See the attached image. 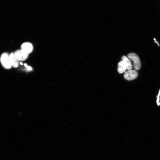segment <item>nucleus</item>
<instances>
[{"label":"nucleus","instance_id":"obj_1","mask_svg":"<svg viewBox=\"0 0 160 160\" xmlns=\"http://www.w3.org/2000/svg\"><path fill=\"white\" fill-rule=\"evenodd\" d=\"M127 57L133 62V66L135 70H139L141 67V63L138 56L135 53H130L128 55Z\"/></svg>","mask_w":160,"mask_h":160},{"label":"nucleus","instance_id":"obj_2","mask_svg":"<svg viewBox=\"0 0 160 160\" xmlns=\"http://www.w3.org/2000/svg\"><path fill=\"white\" fill-rule=\"evenodd\" d=\"M0 60L4 68L6 69H9L12 67L9 59V55L7 52L2 53L1 56Z\"/></svg>","mask_w":160,"mask_h":160},{"label":"nucleus","instance_id":"obj_3","mask_svg":"<svg viewBox=\"0 0 160 160\" xmlns=\"http://www.w3.org/2000/svg\"><path fill=\"white\" fill-rule=\"evenodd\" d=\"M137 76L138 73L136 70H130L124 73V77L125 79L130 81L135 79Z\"/></svg>","mask_w":160,"mask_h":160},{"label":"nucleus","instance_id":"obj_4","mask_svg":"<svg viewBox=\"0 0 160 160\" xmlns=\"http://www.w3.org/2000/svg\"><path fill=\"white\" fill-rule=\"evenodd\" d=\"M15 53V56L19 61H24L28 57V53L22 49L16 51Z\"/></svg>","mask_w":160,"mask_h":160},{"label":"nucleus","instance_id":"obj_5","mask_svg":"<svg viewBox=\"0 0 160 160\" xmlns=\"http://www.w3.org/2000/svg\"><path fill=\"white\" fill-rule=\"evenodd\" d=\"M9 59L12 66L14 68L18 67L19 61L16 57L14 53H11L9 55Z\"/></svg>","mask_w":160,"mask_h":160},{"label":"nucleus","instance_id":"obj_6","mask_svg":"<svg viewBox=\"0 0 160 160\" xmlns=\"http://www.w3.org/2000/svg\"><path fill=\"white\" fill-rule=\"evenodd\" d=\"M21 48L22 49L28 54L31 52L33 48L32 45L28 42L23 43Z\"/></svg>","mask_w":160,"mask_h":160},{"label":"nucleus","instance_id":"obj_7","mask_svg":"<svg viewBox=\"0 0 160 160\" xmlns=\"http://www.w3.org/2000/svg\"><path fill=\"white\" fill-rule=\"evenodd\" d=\"M121 61L124 62L125 64L127 69L128 70H131L132 68V65L131 62L125 56H123L121 58Z\"/></svg>","mask_w":160,"mask_h":160},{"label":"nucleus","instance_id":"obj_8","mask_svg":"<svg viewBox=\"0 0 160 160\" xmlns=\"http://www.w3.org/2000/svg\"><path fill=\"white\" fill-rule=\"evenodd\" d=\"M127 67L124 63L122 61H120L118 65V71L119 73L124 72L127 70Z\"/></svg>","mask_w":160,"mask_h":160},{"label":"nucleus","instance_id":"obj_9","mask_svg":"<svg viewBox=\"0 0 160 160\" xmlns=\"http://www.w3.org/2000/svg\"><path fill=\"white\" fill-rule=\"evenodd\" d=\"M27 68L28 70H31L32 69L31 67L30 66H28Z\"/></svg>","mask_w":160,"mask_h":160},{"label":"nucleus","instance_id":"obj_10","mask_svg":"<svg viewBox=\"0 0 160 160\" xmlns=\"http://www.w3.org/2000/svg\"><path fill=\"white\" fill-rule=\"evenodd\" d=\"M24 65L25 66L26 68H27V67L28 66L27 65V64H26V63L24 64Z\"/></svg>","mask_w":160,"mask_h":160},{"label":"nucleus","instance_id":"obj_11","mask_svg":"<svg viewBox=\"0 0 160 160\" xmlns=\"http://www.w3.org/2000/svg\"><path fill=\"white\" fill-rule=\"evenodd\" d=\"M20 64L21 65H23V63H20Z\"/></svg>","mask_w":160,"mask_h":160}]
</instances>
